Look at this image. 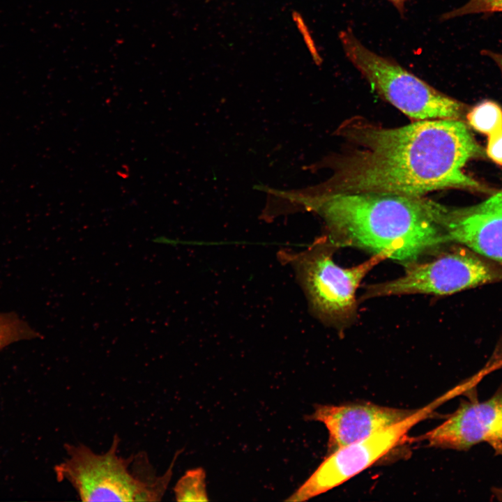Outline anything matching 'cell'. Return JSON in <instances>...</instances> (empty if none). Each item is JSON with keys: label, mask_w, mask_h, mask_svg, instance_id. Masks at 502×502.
<instances>
[{"label": "cell", "mask_w": 502, "mask_h": 502, "mask_svg": "<svg viewBox=\"0 0 502 502\" xmlns=\"http://www.w3.org/2000/svg\"><path fill=\"white\" fill-rule=\"evenodd\" d=\"M339 134L347 148L335 158L330 178L310 193L424 196L448 188H480L463 168L481 149L460 119L384 128L356 118L343 123Z\"/></svg>", "instance_id": "6da1fadb"}, {"label": "cell", "mask_w": 502, "mask_h": 502, "mask_svg": "<svg viewBox=\"0 0 502 502\" xmlns=\"http://www.w3.org/2000/svg\"><path fill=\"white\" fill-rule=\"evenodd\" d=\"M292 196L324 219L335 247L359 248L406 266L451 243L442 225L444 206L424 196L372 192Z\"/></svg>", "instance_id": "7a4b0ae2"}, {"label": "cell", "mask_w": 502, "mask_h": 502, "mask_svg": "<svg viewBox=\"0 0 502 502\" xmlns=\"http://www.w3.org/2000/svg\"><path fill=\"white\" fill-rule=\"evenodd\" d=\"M120 439L114 436L109 450L94 452L84 444H66L67 457L55 468L57 479L67 480L82 501H160L172 476V466L156 476L147 461L138 473L130 466L135 455L125 458L118 454Z\"/></svg>", "instance_id": "3957f363"}, {"label": "cell", "mask_w": 502, "mask_h": 502, "mask_svg": "<svg viewBox=\"0 0 502 502\" xmlns=\"http://www.w3.org/2000/svg\"><path fill=\"white\" fill-rule=\"evenodd\" d=\"M339 39L347 59L381 97L413 121L460 119L464 105L438 91L395 60L367 48L350 29Z\"/></svg>", "instance_id": "277c9868"}, {"label": "cell", "mask_w": 502, "mask_h": 502, "mask_svg": "<svg viewBox=\"0 0 502 502\" xmlns=\"http://www.w3.org/2000/svg\"><path fill=\"white\" fill-rule=\"evenodd\" d=\"M335 248L324 237L303 252L283 255L296 269L312 311L323 321L342 326L356 317V294L361 281L386 258L373 255L358 265L343 268L333 259Z\"/></svg>", "instance_id": "5b68a950"}, {"label": "cell", "mask_w": 502, "mask_h": 502, "mask_svg": "<svg viewBox=\"0 0 502 502\" xmlns=\"http://www.w3.org/2000/svg\"><path fill=\"white\" fill-rule=\"evenodd\" d=\"M404 266L402 276L367 286L362 298L450 295L502 280V266L463 245L439 253L428 261H418Z\"/></svg>", "instance_id": "8992f818"}, {"label": "cell", "mask_w": 502, "mask_h": 502, "mask_svg": "<svg viewBox=\"0 0 502 502\" xmlns=\"http://www.w3.org/2000/svg\"><path fill=\"white\" fill-rule=\"evenodd\" d=\"M452 397L448 392L416 411L406 418L328 455L311 476L286 499L305 501L326 492L373 465L407 441L410 430L428 418Z\"/></svg>", "instance_id": "52a82bcc"}, {"label": "cell", "mask_w": 502, "mask_h": 502, "mask_svg": "<svg viewBox=\"0 0 502 502\" xmlns=\"http://www.w3.org/2000/svg\"><path fill=\"white\" fill-rule=\"evenodd\" d=\"M429 446L467 450L487 443L502 455V383L484 401H463L443 423L420 436Z\"/></svg>", "instance_id": "ba28073f"}, {"label": "cell", "mask_w": 502, "mask_h": 502, "mask_svg": "<svg viewBox=\"0 0 502 502\" xmlns=\"http://www.w3.org/2000/svg\"><path fill=\"white\" fill-rule=\"evenodd\" d=\"M441 220L451 243L502 266V192L473 206H444Z\"/></svg>", "instance_id": "9c48e42d"}, {"label": "cell", "mask_w": 502, "mask_h": 502, "mask_svg": "<svg viewBox=\"0 0 502 502\" xmlns=\"http://www.w3.org/2000/svg\"><path fill=\"white\" fill-rule=\"evenodd\" d=\"M415 411L371 403L318 405L307 419L325 425L330 454L406 418Z\"/></svg>", "instance_id": "30bf717a"}, {"label": "cell", "mask_w": 502, "mask_h": 502, "mask_svg": "<svg viewBox=\"0 0 502 502\" xmlns=\"http://www.w3.org/2000/svg\"><path fill=\"white\" fill-rule=\"evenodd\" d=\"M466 117L471 127L487 136L502 130V108L494 101L485 100L478 103Z\"/></svg>", "instance_id": "8fae6325"}, {"label": "cell", "mask_w": 502, "mask_h": 502, "mask_svg": "<svg viewBox=\"0 0 502 502\" xmlns=\"http://www.w3.org/2000/svg\"><path fill=\"white\" fill-rule=\"evenodd\" d=\"M174 492L177 501H208L205 471L202 468L187 471L176 482Z\"/></svg>", "instance_id": "7c38bea8"}, {"label": "cell", "mask_w": 502, "mask_h": 502, "mask_svg": "<svg viewBox=\"0 0 502 502\" xmlns=\"http://www.w3.org/2000/svg\"><path fill=\"white\" fill-rule=\"evenodd\" d=\"M39 335L15 313L0 312V349L14 342L31 340Z\"/></svg>", "instance_id": "4fadbf2b"}, {"label": "cell", "mask_w": 502, "mask_h": 502, "mask_svg": "<svg viewBox=\"0 0 502 502\" xmlns=\"http://www.w3.org/2000/svg\"><path fill=\"white\" fill-rule=\"evenodd\" d=\"M494 12H502V0H469L461 7L443 13L440 20L446 21L466 15Z\"/></svg>", "instance_id": "5bb4252c"}, {"label": "cell", "mask_w": 502, "mask_h": 502, "mask_svg": "<svg viewBox=\"0 0 502 502\" xmlns=\"http://www.w3.org/2000/svg\"><path fill=\"white\" fill-rule=\"evenodd\" d=\"M486 154L493 162L502 166V130L488 135Z\"/></svg>", "instance_id": "9a60e30c"}, {"label": "cell", "mask_w": 502, "mask_h": 502, "mask_svg": "<svg viewBox=\"0 0 502 502\" xmlns=\"http://www.w3.org/2000/svg\"><path fill=\"white\" fill-rule=\"evenodd\" d=\"M500 367H502V347L499 348L497 351L494 352L487 365V368L490 370Z\"/></svg>", "instance_id": "2e32d148"}, {"label": "cell", "mask_w": 502, "mask_h": 502, "mask_svg": "<svg viewBox=\"0 0 502 502\" xmlns=\"http://www.w3.org/2000/svg\"><path fill=\"white\" fill-rule=\"evenodd\" d=\"M482 54L487 56L489 58H491L495 63L498 66L499 68L501 73H502V54L501 53H497L494 52L490 50H484L481 52Z\"/></svg>", "instance_id": "e0dca14e"}, {"label": "cell", "mask_w": 502, "mask_h": 502, "mask_svg": "<svg viewBox=\"0 0 502 502\" xmlns=\"http://www.w3.org/2000/svg\"><path fill=\"white\" fill-rule=\"evenodd\" d=\"M391 3L393 6L397 9L400 16L402 17L404 16L405 13V3L409 0H387Z\"/></svg>", "instance_id": "ac0fdd59"}, {"label": "cell", "mask_w": 502, "mask_h": 502, "mask_svg": "<svg viewBox=\"0 0 502 502\" xmlns=\"http://www.w3.org/2000/svg\"><path fill=\"white\" fill-rule=\"evenodd\" d=\"M500 495H501V499H502V488L501 489V491H500Z\"/></svg>", "instance_id": "d6986e66"}]
</instances>
